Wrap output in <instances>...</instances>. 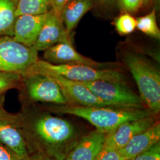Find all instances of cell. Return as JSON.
I'll list each match as a JSON object with an SVG mask.
<instances>
[{"label": "cell", "mask_w": 160, "mask_h": 160, "mask_svg": "<svg viewBox=\"0 0 160 160\" xmlns=\"http://www.w3.org/2000/svg\"><path fill=\"white\" fill-rule=\"evenodd\" d=\"M133 160H160V142L138 155Z\"/></svg>", "instance_id": "22"}, {"label": "cell", "mask_w": 160, "mask_h": 160, "mask_svg": "<svg viewBox=\"0 0 160 160\" xmlns=\"http://www.w3.org/2000/svg\"><path fill=\"white\" fill-rule=\"evenodd\" d=\"M69 1V0H51L52 11L60 16L63 7L67 4Z\"/></svg>", "instance_id": "26"}, {"label": "cell", "mask_w": 160, "mask_h": 160, "mask_svg": "<svg viewBox=\"0 0 160 160\" xmlns=\"http://www.w3.org/2000/svg\"><path fill=\"white\" fill-rule=\"evenodd\" d=\"M26 73L55 74L77 82L103 80L126 84V76L119 69L97 68L85 65H54L39 59Z\"/></svg>", "instance_id": "4"}, {"label": "cell", "mask_w": 160, "mask_h": 160, "mask_svg": "<svg viewBox=\"0 0 160 160\" xmlns=\"http://www.w3.org/2000/svg\"><path fill=\"white\" fill-rule=\"evenodd\" d=\"M0 160H20L11 150L0 143Z\"/></svg>", "instance_id": "25"}, {"label": "cell", "mask_w": 160, "mask_h": 160, "mask_svg": "<svg viewBox=\"0 0 160 160\" xmlns=\"http://www.w3.org/2000/svg\"><path fill=\"white\" fill-rule=\"evenodd\" d=\"M16 114L29 154L38 153L49 160H65L81 138L71 122L35 104L23 105Z\"/></svg>", "instance_id": "1"}, {"label": "cell", "mask_w": 160, "mask_h": 160, "mask_svg": "<svg viewBox=\"0 0 160 160\" xmlns=\"http://www.w3.org/2000/svg\"><path fill=\"white\" fill-rule=\"evenodd\" d=\"M116 2L120 9L128 13L137 12L143 4L142 0H117Z\"/></svg>", "instance_id": "23"}, {"label": "cell", "mask_w": 160, "mask_h": 160, "mask_svg": "<svg viewBox=\"0 0 160 160\" xmlns=\"http://www.w3.org/2000/svg\"><path fill=\"white\" fill-rule=\"evenodd\" d=\"M11 1H12V2H13L14 3H15L16 4H17V2L18 1V0H11Z\"/></svg>", "instance_id": "30"}, {"label": "cell", "mask_w": 160, "mask_h": 160, "mask_svg": "<svg viewBox=\"0 0 160 160\" xmlns=\"http://www.w3.org/2000/svg\"><path fill=\"white\" fill-rule=\"evenodd\" d=\"M93 6L92 0H69L63 7L61 18L70 34L87 12Z\"/></svg>", "instance_id": "16"}, {"label": "cell", "mask_w": 160, "mask_h": 160, "mask_svg": "<svg viewBox=\"0 0 160 160\" xmlns=\"http://www.w3.org/2000/svg\"><path fill=\"white\" fill-rule=\"evenodd\" d=\"M43 58L44 61L54 65L80 64L97 68L114 66V64L98 62L83 56L75 50L72 43L61 42L53 45L43 51Z\"/></svg>", "instance_id": "10"}, {"label": "cell", "mask_w": 160, "mask_h": 160, "mask_svg": "<svg viewBox=\"0 0 160 160\" xmlns=\"http://www.w3.org/2000/svg\"><path fill=\"white\" fill-rule=\"evenodd\" d=\"M60 87L68 105L84 107L114 108L94 94L87 87L79 82L68 80L55 74H47Z\"/></svg>", "instance_id": "8"}, {"label": "cell", "mask_w": 160, "mask_h": 160, "mask_svg": "<svg viewBox=\"0 0 160 160\" xmlns=\"http://www.w3.org/2000/svg\"><path fill=\"white\" fill-rule=\"evenodd\" d=\"M79 82L86 86L99 98L114 108L122 109L146 108L140 96L128 87L126 84L103 80Z\"/></svg>", "instance_id": "7"}, {"label": "cell", "mask_w": 160, "mask_h": 160, "mask_svg": "<svg viewBox=\"0 0 160 160\" xmlns=\"http://www.w3.org/2000/svg\"><path fill=\"white\" fill-rule=\"evenodd\" d=\"M19 97L22 105L36 103L67 105V102L57 82L50 76L39 73L22 75Z\"/></svg>", "instance_id": "5"}, {"label": "cell", "mask_w": 160, "mask_h": 160, "mask_svg": "<svg viewBox=\"0 0 160 160\" xmlns=\"http://www.w3.org/2000/svg\"><path fill=\"white\" fill-rule=\"evenodd\" d=\"M114 25L120 35L131 34L137 28V20L129 13L125 12L116 18Z\"/></svg>", "instance_id": "20"}, {"label": "cell", "mask_w": 160, "mask_h": 160, "mask_svg": "<svg viewBox=\"0 0 160 160\" xmlns=\"http://www.w3.org/2000/svg\"><path fill=\"white\" fill-rule=\"evenodd\" d=\"M16 4L11 0H0V37L13 36Z\"/></svg>", "instance_id": "17"}, {"label": "cell", "mask_w": 160, "mask_h": 160, "mask_svg": "<svg viewBox=\"0 0 160 160\" xmlns=\"http://www.w3.org/2000/svg\"><path fill=\"white\" fill-rule=\"evenodd\" d=\"M95 160H125L118 149L103 147Z\"/></svg>", "instance_id": "24"}, {"label": "cell", "mask_w": 160, "mask_h": 160, "mask_svg": "<svg viewBox=\"0 0 160 160\" xmlns=\"http://www.w3.org/2000/svg\"><path fill=\"white\" fill-rule=\"evenodd\" d=\"M133 160V159H132V160Z\"/></svg>", "instance_id": "32"}, {"label": "cell", "mask_w": 160, "mask_h": 160, "mask_svg": "<svg viewBox=\"0 0 160 160\" xmlns=\"http://www.w3.org/2000/svg\"><path fill=\"white\" fill-rule=\"evenodd\" d=\"M159 142L160 123L157 121L151 128L132 138L123 148L119 151L125 160H132Z\"/></svg>", "instance_id": "15"}, {"label": "cell", "mask_w": 160, "mask_h": 160, "mask_svg": "<svg viewBox=\"0 0 160 160\" xmlns=\"http://www.w3.org/2000/svg\"><path fill=\"white\" fill-rule=\"evenodd\" d=\"M51 10V0H18L16 7V16L41 14Z\"/></svg>", "instance_id": "18"}, {"label": "cell", "mask_w": 160, "mask_h": 160, "mask_svg": "<svg viewBox=\"0 0 160 160\" xmlns=\"http://www.w3.org/2000/svg\"><path fill=\"white\" fill-rule=\"evenodd\" d=\"M22 75L16 72L0 71V94L17 88L21 85Z\"/></svg>", "instance_id": "21"}, {"label": "cell", "mask_w": 160, "mask_h": 160, "mask_svg": "<svg viewBox=\"0 0 160 160\" xmlns=\"http://www.w3.org/2000/svg\"><path fill=\"white\" fill-rule=\"evenodd\" d=\"M33 47L23 45L11 36L0 37V71L26 74L39 59Z\"/></svg>", "instance_id": "6"}, {"label": "cell", "mask_w": 160, "mask_h": 160, "mask_svg": "<svg viewBox=\"0 0 160 160\" xmlns=\"http://www.w3.org/2000/svg\"><path fill=\"white\" fill-rule=\"evenodd\" d=\"M142 1H143V4H145V3H147L149 0H142Z\"/></svg>", "instance_id": "31"}, {"label": "cell", "mask_w": 160, "mask_h": 160, "mask_svg": "<svg viewBox=\"0 0 160 160\" xmlns=\"http://www.w3.org/2000/svg\"><path fill=\"white\" fill-rule=\"evenodd\" d=\"M97 1L104 6H112L114 4L117 0H97Z\"/></svg>", "instance_id": "29"}, {"label": "cell", "mask_w": 160, "mask_h": 160, "mask_svg": "<svg viewBox=\"0 0 160 160\" xmlns=\"http://www.w3.org/2000/svg\"><path fill=\"white\" fill-rule=\"evenodd\" d=\"M136 20L138 30L151 38L160 39V30L157 23L154 9L148 14L138 18Z\"/></svg>", "instance_id": "19"}, {"label": "cell", "mask_w": 160, "mask_h": 160, "mask_svg": "<svg viewBox=\"0 0 160 160\" xmlns=\"http://www.w3.org/2000/svg\"><path fill=\"white\" fill-rule=\"evenodd\" d=\"M5 102V94H0V115L6 112V110L4 108V104Z\"/></svg>", "instance_id": "28"}, {"label": "cell", "mask_w": 160, "mask_h": 160, "mask_svg": "<svg viewBox=\"0 0 160 160\" xmlns=\"http://www.w3.org/2000/svg\"><path fill=\"white\" fill-rule=\"evenodd\" d=\"M0 143L11 150L20 160L29 156V150L18 126L16 113L6 111L0 115Z\"/></svg>", "instance_id": "9"}, {"label": "cell", "mask_w": 160, "mask_h": 160, "mask_svg": "<svg viewBox=\"0 0 160 160\" xmlns=\"http://www.w3.org/2000/svg\"><path fill=\"white\" fill-rule=\"evenodd\" d=\"M157 122L155 116L125 122L106 134L104 147L123 148L132 138L146 131Z\"/></svg>", "instance_id": "12"}, {"label": "cell", "mask_w": 160, "mask_h": 160, "mask_svg": "<svg viewBox=\"0 0 160 160\" xmlns=\"http://www.w3.org/2000/svg\"><path fill=\"white\" fill-rule=\"evenodd\" d=\"M123 60L137 85L143 104L155 115L160 111V73L159 70L143 55L125 52Z\"/></svg>", "instance_id": "3"}, {"label": "cell", "mask_w": 160, "mask_h": 160, "mask_svg": "<svg viewBox=\"0 0 160 160\" xmlns=\"http://www.w3.org/2000/svg\"><path fill=\"white\" fill-rule=\"evenodd\" d=\"M52 113L73 115L88 121L96 129L106 133L132 120L155 116L149 109H122L111 107H84L53 105L44 108Z\"/></svg>", "instance_id": "2"}, {"label": "cell", "mask_w": 160, "mask_h": 160, "mask_svg": "<svg viewBox=\"0 0 160 160\" xmlns=\"http://www.w3.org/2000/svg\"><path fill=\"white\" fill-rule=\"evenodd\" d=\"M48 12L41 14L17 16L14 24L12 38L26 46L33 47L46 20Z\"/></svg>", "instance_id": "13"}, {"label": "cell", "mask_w": 160, "mask_h": 160, "mask_svg": "<svg viewBox=\"0 0 160 160\" xmlns=\"http://www.w3.org/2000/svg\"><path fill=\"white\" fill-rule=\"evenodd\" d=\"M48 160L43 155L38 153H31L29 154V156L23 160Z\"/></svg>", "instance_id": "27"}, {"label": "cell", "mask_w": 160, "mask_h": 160, "mask_svg": "<svg viewBox=\"0 0 160 160\" xmlns=\"http://www.w3.org/2000/svg\"><path fill=\"white\" fill-rule=\"evenodd\" d=\"M61 42L72 43L70 34L61 17L51 10L33 47L38 52L44 51Z\"/></svg>", "instance_id": "11"}, {"label": "cell", "mask_w": 160, "mask_h": 160, "mask_svg": "<svg viewBox=\"0 0 160 160\" xmlns=\"http://www.w3.org/2000/svg\"><path fill=\"white\" fill-rule=\"evenodd\" d=\"M106 133L95 130L81 137L65 160H95L104 147Z\"/></svg>", "instance_id": "14"}]
</instances>
